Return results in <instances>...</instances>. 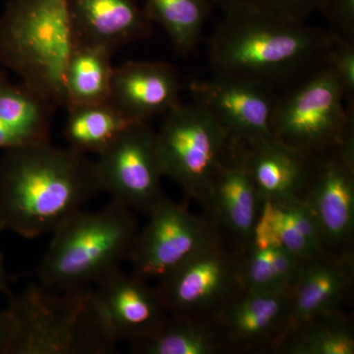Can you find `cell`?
<instances>
[{
  "instance_id": "cell-1",
  "label": "cell",
  "mask_w": 354,
  "mask_h": 354,
  "mask_svg": "<svg viewBox=\"0 0 354 354\" xmlns=\"http://www.w3.org/2000/svg\"><path fill=\"white\" fill-rule=\"evenodd\" d=\"M328 30L268 12L250 2L225 12L208 41L214 74L285 90L326 64Z\"/></svg>"
},
{
  "instance_id": "cell-2",
  "label": "cell",
  "mask_w": 354,
  "mask_h": 354,
  "mask_svg": "<svg viewBox=\"0 0 354 354\" xmlns=\"http://www.w3.org/2000/svg\"><path fill=\"white\" fill-rule=\"evenodd\" d=\"M102 192L95 162L50 142L6 150L0 160V227L26 239L53 234Z\"/></svg>"
},
{
  "instance_id": "cell-3",
  "label": "cell",
  "mask_w": 354,
  "mask_h": 354,
  "mask_svg": "<svg viewBox=\"0 0 354 354\" xmlns=\"http://www.w3.org/2000/svg\"><path fill=\"white\" fill-rule=\"evenodd\" d=\"M7 297L16 325L11 354H108L118 342L95 288L32 283Z\"/></svg>"
},
{
  "instance_id": "cell-4",
  "label": "cell",
  "mask_w": 354,
  "mask_h": 354,
  "mask_svg": "<svg viewBox=\"0 0 354 354\" xmlns=\"http://www.w3.org/2000/svg\"><path fill=\"white\" fill-rule=\"evenodd\" d=\"M75 46L67 0H11L0 17V65L57 109Z\"/></svg>"
},
{
  "instance_id": "cell-5",
  "label": "cell",
  "mask_w": 354,
  "mask_h": 354,
  "mask_svg": "<svg viewBox=\"0 0 354 354\" xmlns=\"http://www.w3.org/2000/svg\"><path fill=\"white\" fill-rule=\"evenodd\" d=\"M138 225L132 209L111 200L101 211H80L53 234L38 269L41 285L57 290L97 285L129 258Z\"/></svg>"
},
{
  "instance_id": "cell-6",
  "label": "cell",
  "mask_w": 354,
  "mask_h": 354,
  "mask_svg": "<svg viewBox=\"0 0 354 354\" xmlns=\"http://www.w3.org/2000/svg\"><path fill=\"white\" fill-rule=\"evenodd\" d=\"M328 65L277 95L271 118L272 138L306 156L354 138V106Z\"/></svg>"
},
{
  "instance_id": "cell-7",
  "label": "cell",
  "mask_w": 354,
  "mask_h": 354,
  "mask_svg": "<svg viewBox=\"0 0 354 354\" xmlns=\"http://www.w3.org/2000/svg\"><path fill=\"white\" fill-rule=\"evenodd\" d=\"M165 115L156 132L162 174L203 206L214 176L230 152V136L195 102H179Z\"/></svg>"
},
{
  "instance_id": "cell-8",
  "label": "cell",
  "mask_w": 354,
  "mask_h": 354,
  "mask_svg": "<svg viewBox=\"0 0 354 354\" xmlns=\"http://www.w3.org/2000/svg\"><path fill=\"white\" fill-rule=\"evenodd\" d=\"M138 232L128 261L133 274L160 281L207 247L225 241L208 218L191 213L184 204L162 197Z\"/></svg>"
},
{
  "instance_id": "cell-9",
  "label": "cell",
  "mask_w": 354,
  "mask_h": 354,
  "mask_svg": "<svg viewBox=\"0 0 354 354\" xmlns=\"http://www.w3.org/2000/svg\"><path fill=\"white\" fill-rule=\"evenodd\" d=\"M172 315L212 319L242 288L239 251L225 241L207 247L158 281Z\"/></svg>"
},
{
  "instance_id": "cell-10",
  "label": "cell",
  "mask_w": 354,
  "mask_h": 354,
  "mask_svg": "<svg viewBox=\"0 0 354 354\" xmlns=\"http://www.w3.org/2000/svg\"><path fill=\"white\" fill-rule=\"evenodd\" d=\"M97 156L100 187L113 201L147 216L165 196L156 131L147 121L133 123Z\"/></svg>"
},
{
  "instance_id": "cell-11",
  "label": "cell",
  "mask_w": 354,
  "mask_h": 354,
  "mask_svg": "<svg viewBox=\"0 0 354 354\" xmlns=\"http://www.w3.org/2000/svg\"><path fill=\"white\" fill-rule=\"evenodd\" d=\"M299 198L315 216L326 250L353 249L354 138L308 156Z\"/></svg>"
},
{
  "instance_id": "cell-12",
  "label": "cell",
  "mask_w": 354,
  "mask_h": 354,
  "mask_svg": "<svg viewBox=\"0 0 354 354\" xmlns=\"http://www.w3.org/2000/svg\"><path fill=\"white\" fill-rule=\"evenodd\" d=\"M193 102L206 109L237 143L272 138L271 118L276 90L242 77L212 74L191 83Z\"/></svg>"
},
{
  "instance_id": "cell-13",
  "label": "cell",
  "mask_w": 354,
  "mask_h": 354,
  "mask_svg": "<svg viewBox=\"0 0 354 354\" xmlns=\"http://www.w3.org/2000/svg\"><path fill=\"white\" fill-rule=\"evenodd\" d=\"M212 319L230 353H278L292 328L290 290H242Z\"/></svg>"
},
{
  "instance_id": "cell-14",
  "label": "cell",
  "mask_w": 354,
  "mask_h": 354,
  "mask_svg": "<svg viewBox=\"0 0 354 354\" xmlns=\"http://www.w3.org/2000/svg\"><path fill=\"white\" fill-rule=\"evenodd\" d=\"M95 292L114 337L131 346L157 334L169 316L158 286L121 269L100 281Z\"/></svg>"
},
{
  "instance_id": "cell-15",
  "label": "cell",
  "mask_w": 354,
  "mask_h": 354,
  "mask_svg": "<svg viewBox=\"0 0 354 354\" xmlns=\"http://www.w3.org/2000/svg\"><path fill=\"white\" fill-rule=\"evenodd\" d=\"M353 283V249L325 250L300 261L288 286L292 328L313 317L342 310Z\"/></svg>"
},
{
  "instance_id": "cell-16",
  "label": "cell",
  "mask_w": 354,
  "mask_h": 354,
  "mask_svg": "<svg viewBox=\"0 0 354 354\" xmlns=\"http://www.w3.org/2000/svg\"><path fill=\"white\" fill-rule=\"evenodd\" d=\"M180 77L162 62H127L114 67L109 102L131 122L165 114L180 102Z\"/></svg>"
},
{
  "instance_id": "cell-17",
  "label": "cell",
  "mask_w": 354,
  "mask_h": 354,
  "mask_svg": "<svg viewBox=\"0 0 354 354\" xmlns=\"http://www.w3.org/2000/svg\"><path fill=\"white\" fill-rule=\"evenodd\" d=\"M262 200L252 177L232 145L218 167L203 208L223 236L241 251L250 241Z\"/></svg>"
},
{
  "instance_id": "cell-18",
  "label": "cell",
  "mask_w": 354,
  "mask_h": 354,
  "mask_svg": "<svg viewBox=\"0 0 354 354\" xmlns=\"http://www.w3.org/2000/svg\"><path fill=\"white\" fill-rule=\"evenodd\" d=\"M67 7L76 46L115 53L152 35L153 22L139 0H67Z\"/></svg>"
},
{
  "instance_id": "cell-19",
  "label": "cell",
  "mask_w": 354,
  "mask_h": 354,
  "mask_svg": "<svg viewBox=\"0 0 354 354\" xmlns=\"http://www.w3.org/2000/svg\"><path fill=\"white\" fill-rule=\"evenodd\" d=\"M230 145L252 177L262 201L299 198L306 177L308 156L274 139Z\"/></svg>"
},
{
  "instance_id": "cell-20",
  "label": "cell",
  "mask_w": 354,
  "mask_h": 354,
  "mask_svg": "<svg viewBox=\"0 0 354 354\" xmlns=\"http://www.w3.org/2000/svg\"><path fill=\"white\" fill-rule=\"evenodd\" d=\"M57 108L0 72V150L50 142Z\"/></svg>"
},
{
  "instance_id": "cell-21",
  "label": "cell",
  "mask_w": 354,
  "mask_h": 354,
  "mask_svg": "<svg viewBox=\"0 0 354 354\" xmlns=\"http://www.w3.org/2000/svg\"><path fill=\"white\" fill-rule=\"evenodd\" d=\"M300 261L257 221L250 241L239 251L242 288L248 291L285 290Z\"/></svg>"
},
{
  "instance_id": "cell-22",
  "label": "cell",
  "mask_w": 354,
  "mask_h": 354,
  "mask_svg": "<svg viewBox=\"0 0 354 354\" xmlns=\"http://www.w3.org/2000/svg\"><path fill=\"white\" fill-rule=\"evenodd\" d=\"M257 221L298 259L326 250L315 216L300 198L262 201Z\"/></svg>"
},
{
  "instance_id": "cell-23",
  "label": "cell",
  "mask_w": 354,
  "mask_h": 354,
  "mask_svg": "<svg viewBox=\"0 0 354 354\" xmlns=\"http://www.w3.org/2000/svg\"><path fill=\"white\" fill-rule=\"evenodd\" d=\"M143 354H221L230 353L213 319L169 314L152 337L133 344Z\"/></svg>"
},
{
  "instance_id": "cell-24",
  "label": "cell",
  "mask_w": 354,
  "mask_h": 354,
  "mask_svg": "<svg viewBox=\"0 0 354 354\" xmlns=\"http://www.w3.org/2000/svg\"><path fill=\"white\" fill-rule=\"evenodd\" d=\"M113 55L102 46H75L65 70L64 109L109 102Z\"/></svg>"
},
{
  "instance_id": "cell-25",
  "label": "cell",
  "mask_w": 354,
  "mask_h": 354,
  "mask_svg": "<svg viewBox=\"0 0 354 354\" xmlns=\"http://www.w3.org/2000/svg\"><path fill=\"white\" fill-rule=\"evenodd\" d=\"M281 354H353V320L344 310L295 325L279 348Z\"/></svg>"
},
{
  "instance_id": "cell-26",
  "label": "cell",
  "mask_w": 354,
  "mask_h": 354,
  "mask_svg": "<svg viewBox=\"0 0 354 354\" xmlns=\"http://www.w3.org/2000/svg\"><path fill=\"white\" fill-rule=\"evenodd\" d=\"M64 136L69 148L88 155H99L130 125L109 102L66 109Z\"/></svg>"
},
{
  "instance_id": "cell-27",
  "label": "cell",
  "mask_w": 354,
  "mask_h": 354,
  "mask_svg": "<svg viewBox=\"0 0 354 354\" xmlns=\"http://www.w3.org/2000/svg\"><path fill=\"white\" fill-rule=\"evenodd\" d=\"M213 7L211 0H146L144 6L149 19L162 27L183 57L198 50Z\"/></svg>"
},
{
  "instance_id": "cell-28",
  "label": "cell",
  "mask_w": 354,
  "mask_h": 354,
  "mask_svg": "<svg viewBox=\"0 0 354 354\" xmlns=\"http://www.w3.org/2000/svg\"><path fill=\"white\" fill-rule=\"evenodd\" d=\"M326 65L337 77L344 91L346 104L354 106V43L333 36Z\"/></svg>"
},
{
  "instance_id": "cell-29",
  "label": "cell",
  "mask_w": 354,
  "mask_h": 354,
  "mask_svg": "<svg viewBox=\"0 0 354 354\" xmlns=\"http://www.w3.org/2000/svg\"><path fill=\"white\" fill-rule=\"evenodd\" d=\"M318 12L329 24L330 35L354 43V0H322Z\"/></svg>"
},
{
  "instance_id": "cell-30",
  "label": "cell",
  "mask_w": 354,
  "mask_h": 354,
  "mask_svg": "<svg viewBox=\"0 0 354 354\" xmlns=\"http://www.w3.org/2000/svg\"><path fill=\"white\" fill-rule=\"evenodd\" d=\"M322 0H249L263 10L288 19L305 22L312 14L318 12Z\"/></svg>"
},
{
  "instance_id": "cell-31",
  "label": "cell",
  "mask_w": 354,
  "mask_h": 354,
  "mask_svg": "<svg viewBox=\"0 0 354 354\" xmlns=\"http://www.w3.org/2000/svg\"><path fill=\"white\" fill-rule=\"evenodd\" d=\"M16 325L12 312L8 308L0 309V354H11Z\"/></svg>"
},
{
  "instance_id": "cell-32",
  "label": "cell",
  "mask_w": 354,
  "mask_h": 354,
  "mask_svg": "<svg viewBox=\"0 0 354 354\" xmlns=\"http://www.w3.org/2000/svg\"><path fill=\"white\" fill-rule=\"evenodd\" d=\"M3 232L4 230L0 227V234ZM8 281V274H7L6 266H4L3 254H2L1 249H0V292L4 293V295H6V297L12 293L10 288H9Z\"/></svg>"
},
{
  "instance_id": "cell-33",
  "label": "cell",
  "mask_w": 354,
  "mask_h": 354,
  "mask_svg": "<svg viewBox=\"0 0 354 354\" xmlns=\"http://www.w3.org/2000/svg\"><path fill=\"white\" fill-rule=\"evenodd\" d=\"M211 2L214 6L220 7L223 13H225L235 8V7L247 3V2H249V0H211Z\"/></svg>"
}]
</instances>
